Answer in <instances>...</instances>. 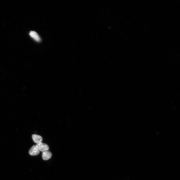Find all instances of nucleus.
Returning <instances> with one entry per match:
<instances>
[{"mask_svg":"<svg viewBox=\"0 0 180 180\" xmlns=\"http://www.w3.org/2000/svg\"><path fill=\"white\" fill-rule=\"evenodd\" d=\"M36 145L39 151L42 152L48 150L49 149V147L47 144L42 142L37 144Z\"/></svg>","mask_w":180,"mask_h":180,"instance_id":"1","label":"nucleus"},{"mask_svg":"<svg viewBox=\"0 0 180 180\" xmlns=\"http://www.w3.org/2000/svg\"><path fill=\"white\" fill-rule=\"evenodd\" d=\"M40 151L36 145H34L31 148L29 151V153L31 156H36L39 154Z\"/></svg>","mask_w":180,"mask_h":180,"instance_id":"2","label":"nucleus"},{"mask_svg":"<svg viewBox=\"0 0 180 180\" xmlns=\"http://www.w3.org/2000/svg\"><path fill=\"white\" fill-rule=\"evenodd\" d=\"M30 36L37 42H40L41 40V39L38 34L35 32L31 31L29 33Z\"/></svg>","mask_w":180,"mask_h":180,"instance_id":"3","label":"nucleus"},{"mask_svg":"<svg viewBox=\"0 0 180 180\" xmlns=\"http://www.w3.org/2000/svg\"><path fill=\"white\" fill-rule=\"evenodd\" d=\"M42 158L44 160H47L50 159L52 156L51 152L48 150L42 152Z\"/></svg>","mask_w":180,"mask_h":180,"instance_id":"4","label":"nucleus"},{"mask_svg":"<svg viewBox=\"0 0 180 180\" xmlns=\"http://www.w3.org/2000/svg\"><path fill=\"white\" fill-rule=\"evenodd\" d=\"M32 137L34 142L36 144L42 142V137L38 135L33 134Z\"/></svg>","mask_w":180,"mask_h":180,"instance_id":"5","label":"nucleus"}]
</instances>
